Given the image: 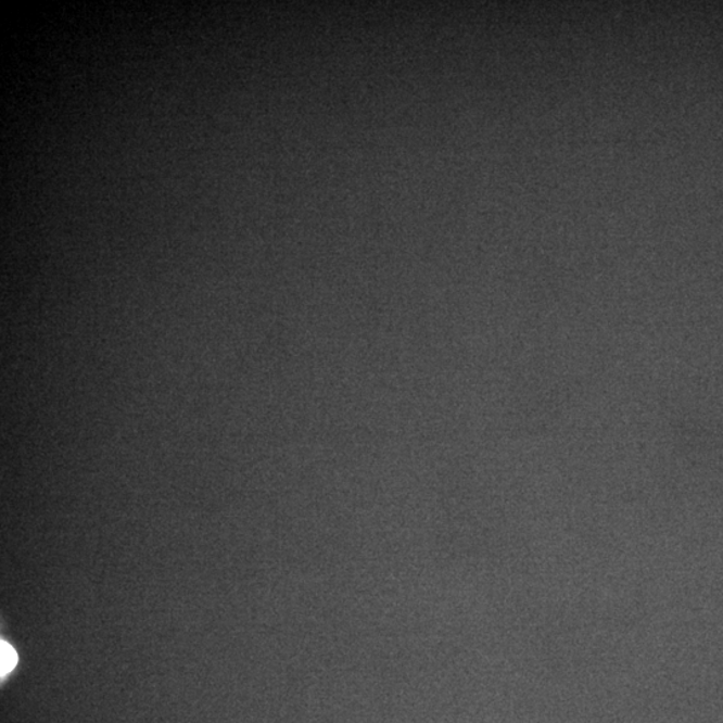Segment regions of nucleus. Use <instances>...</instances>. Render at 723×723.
<instances>
[{
    "label": "nucleus",
    "mask_w": 723,
    "mask_h": 723,
    "mask_svg": "<svg viewBox=\"0 0 723 723\" xmlns=\"http://www.w3.org/2000/svg\"><path fill=\"white\" fill-rule=\"evenodd\" d=\"M16 663H18V656H16L14 648L8 642H0V674H2V678L13 671Z\"/></svg>",
    "instance_id": "nucleus-1"
}]
</instances>
